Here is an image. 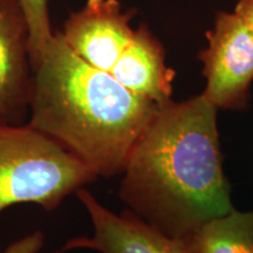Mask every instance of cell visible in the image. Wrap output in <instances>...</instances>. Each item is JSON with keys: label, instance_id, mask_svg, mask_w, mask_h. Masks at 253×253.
<instances>
[{"label": "cell", "instance_id": "52a82bcc", "mask_svg": "<svg viewBox=\"0 0 253 253\" xmlns=\"http://www.w3.org/2000/svg\"><path fill=\"white\" fill-rule=\"evenodd\" d=\"M30 25L23 0H0V119L28 106L32 86Z\"/></svg>", "mask_w": 253, "mask_h": 253}, {"label": "cell", "instance_id": "ba28073f", "mask_svg": "<svg viewBox=\"0 0 253 253\" xmlns=\"http://www.w3.org/2000/svg\"><path fill=\"white\" fill-rule=\"evenodd\" d=\"M110 74L131 93L157 106L171 101L175 72L167 66L162 43L144 25L135 30Z\"/></svg>", "mask_w": 253, "mask_h": 253}, {"label": "cell", "instance_id": "7a4b0ae2", "mask_svg": "<svg viewBox=\"0 0 253 253\" xmlns=\"http://www.w3.org/2000/svg\"><path fill=\"white\" fill-rule=\"evenodd\" d=\"M32 69L27 125L74 155L97 178L122 173L157 104L81 60L60 32Z\"/></svg>", "mask_w": 253, "mask_h": 253}, {"label": "cell", "instance_id": "277c9868", "mask_svg": "<svg viewBox=\"0 0 253 253\" xmlns=\"http://www.w3.org/2000/svg\"><path fill=\"white\" fill-rule=\"evenodd\" d=\"M199 53L207 80L202 94L217 109H243L253 81V33L238 14L218 12Z\"/></svg>", "mask_w": 253, "mask_h": 253}, {"label": "cell", "instance_id": "3957f363", "mask_svg": "<svg viewBox=\"0 0 253 253\" xmlns=\"http://www.w3.org/2000/svg\"><path fill=\"white\" fill-rule=\"evenodd\" d=\"M79 158L30 125L0 119V213L15 204L52 211L96 181Z\"/></svg>", "mask_w": 253, "mask_h": 253}, {"label": "cell", "instance_id": "8992f818", "mask_svg": "<svg viewBox=\"0 0 253 253\" xmlns=\"http://www.w3.org/2000/svg\"><path fill=\"white\" fill-rule=\"evenodd\" d=\"M134 13L123 11L118 0H87L69 15L60 33L75 55L91 67L110 73L134 36L130 26Z\"/></svg>", "mask_w": 253, "mask_h": 253}, {"label": "cell", "instance_id": "7c38bea8", "mask_svg": "<svg viewBox=\"0 0 253 253\" xmlns=\"http://www.w3.org/2000/svg\"><path fill=\"white\" fill-rule=\"evenodd\" d=\"M235 13L239 15L253 33V0H239Z\"/></svg>", "mask_w": 253, "mask_h": 253}, {"label": "cell", "instance_id": "5b68a950", "mask_svg": "<svg viewBox=\"0 0 253 253\" xmlns=\"http://www.w3.org/2000/svg\"><path fill=\"white\" fill-rule=\"evenodd\" d=\"M89 216L93 232L75 237L54 253L90 250L99 253H192L183 239L167 236L126 210L110 211L84 188L75 192Z\"/></svg>", "mask_w": 253, "mask_h": 253}, {"label": "cell", "instance_id": "30bf717a", "mask_svg": "<svg viewBox=\"0 0 253 253\" xmlns=\"http://www.w3.org/2000/svg\"><path fill=\"white\" fill-rule=\"evenodd\" d=\"M30 25V56L32 66L54 37L48 11V0H23Z\"/></svg>", "mask_w": 253, "mask_h": 253}, {"label": "cell", "instance_id": "8fae6325", "mask_svg": "<svg viewBox=\"0 0 253 253\" xmlns=\"http://www.w3.org/2000/svg\"><path fill=\"white\" fill-rule=\"evenodd\" d=\"M43 243H45V237L40 231H36L14 240L0 253H39L42 249Z\"/></svg>", "mask_w": 253, "mask_h": 253}, {"label": "cell", "instance_id": "9c48e42d", "mask_svg": "<svg viewBox=\"0 0 253 253\" xmlns=\"http://www.w3.org/2000/svg\"><path fill=\"white\" fill-rule=\"evenodd\" d=\"M184 242L192 253H253V209L211 219Z\"/></svg>", "mask_w": 253, "mask_h": 253}, {"label": "cell", "instance_id": "6da1fadb", "mask_svg": "<svg viewBox=\"0 0 253 253\" xmlns=\"http://www.w3.org/2000/svg\"><path fill=\"white\" fill-rule=\"evenodd\" d=\"M217 108L203 94L158 106L123 169L129 212L185 240L235 210L221 164Z\"/></svg>", "mask_w": 253, "mask_h": 253}]
</instances>
